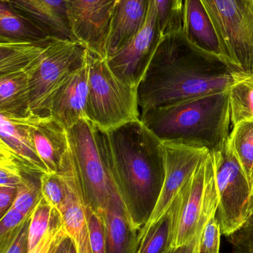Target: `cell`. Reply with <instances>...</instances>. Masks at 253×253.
Segmentation results:
<instances>
[{
    "label": "cell",
    "mask_w": 253,
    "mask_h": 253,
    "mask_svg": "<svg viewBox=\"0 0 253 253\" xmlns=\"http://www.w3.org/2000/svg\"><path fill=\"white\" fill-rule=\"evenodd\" d=\"M224 59L188 41L183 30L162 36L138 87L141 112L228 90L240 77Z\"/></svg>",
    "instance_id": "1"
},
{
    "label": "cell",
    "mask_w": 253,
    "mask_h": 253,
    "mask_svg": "<svg viewBox=\"0 0 253 253\" xmlns=\"http://www.w3.org/2000/svg\"><path fill=\"white\" fill-rule=\"evenodd\" d=\"M99 139L129 222L139 233L152 214L163 188V143L141 119L107 132L99 129Z\"/></svg>",
    "instance_id": "2"
},
{
    "label": "cell",
    "mask_w": 253,
    "mask_h": 253,
    "mask_svg": "<svg viewBox=\"0 0 253 253\" xmlns=\"http://www.w3.org/2000/svg\"><path fill=\"white\" fill-rule=\"evenodd\" d=\"M141 120L162 142L220 151L232 125L228 90L146 110Z\"/></svg>",
    "instance_id": "3"
},
{
    "label": "cell",
    "mask_w": 253,
    "mask_h": 253,
    "mask_svg": "<svg viewBox=\"0 0 253 253\" xmlns=\"http://www.w3.org/2000/svg\"><path fill=\"white\" fill-rule=\"evenodd\" d=\"M89 94L86 117L107 132L141 119L138 89L114 75L106 61L88 50Z\"/></svg>",
    "instance_id": "4"
},
{
    "label": "cell",
    "mask_w": 253,
    "mask_h": 253,
    "mask_svg": "<svg viewBox=\"0 0 253 253\" xmlns=\"http://www.w3.org/2000/svg\"><path fill=\"white\" fill-rule=\"evenodd\" d=\"M215 27L224 60L253 76V0H201Z\"/></svg>",
    "instance_id": "5"
},
{
    "label": "cell",
    "mask_w": 253,
    "mask_h": 253,
    "mask_svg": "<svg viewBox=\"0 0 253 253\" xmlns=\"http://www.w3.org/2000/svg\"><path fill=\"white\" fill-rule=\"evenodd\" d=\"M67 132L86 205L98 213L117 193L102 156L99 129L85 117Z\"/></svg>",
    "instance_id": "6"
},
{
    "label": "cell",
    "mask_w": 253,
    "mask_h": 253,
    "mask_svg": "<svg viewBox=\"0 0 253 253\" xmlns=\"http://www.w3.org/2000/svg\"><path fill=\"white\" fill-rule=\"evenodd\" d=\"M210 157L218 194L216 217L222 235L227 238L239 230L251 216L252 186L228 141L222 150L210 153Z\"/></svg>",
    "instance_id": "7"
},
{
    "label": "cell",
    "mask_w": 253,
    "mask_h": 253,
    "mask_svg": "<svg viewBox=\"0 0 253 253\" xmlns=\"http://www.w3.org/2000/svg\"><path fill=\"white\" fill-rule=\"evenodd\" d=\"M179 194L181 211L171 251L200 240L206 223L217 212L218 194L210 153L198 167Z\"/></svg>",
    "instance_id": "8"
},
{
    "label": "cell",
    "mask_w": 253,
    "mask_h": 253,
    "mask_svg": "<svg viewBox=\"0 0 253 253\" xmlns=\"http://www.w3.org/2000/svg\"><path fill=\"white\" fill-rule=\"evenodd\" d=\"M87 51L72 40L53 39L51 42L36 65L26 72L33 114L44 117L46 101L65 77L85 62Z\"/></svg>",
    "instance_id": "9"
},
{
    "label": "cell",
    "mask_w": 253,
    "mask_h": 253,
    "mask_svg": "<svg viewBox=\"0 0 253 253\" xmlns=\"http://www.w3.org/2000/svg\"><path fill=\"white\" fill-rule=\"evenodd\" d=\"M154 0H150L147 20L135 37L105 59L108 68L123 83L138 89L161 39Z\"/></svg>",
    "instance_id": "10"
},
{
    "label": "cell",
    "mask_w": 253,
    "mask_h": 253,
    "mask_svg": "<svg viewBox=\"0 0 253 253\" xmlns=\"http://www.w3.org/2000/svg\"><path fill=\"white\" fill-rule=\"evenodd\" d=\"M73 41L106 59V44L116 0H65Z\"/></svg>",
    "instance_id": "11"
},
{
    "label": "cell",
    "mask_w": 253,
    "mask_h": 253,
    "mask_svg": "<svg viewBox=\"0 0 253 253\" xmlns=\"http://www.w3.org/2000/svg\"><path fill=\"white\" fill-rule=\"evenodd\" d=\"M162 143L165 156L164 182L152 214L138 233V244L150 229L161 219L198 167L209 156V152L205 149Z\"/></svg>",
    "instance_id": "12"
},
{
    "label": "cell",
    "mask_w": 253,
    "mask_h": 253,
    "mask_svg": "<svg viewBox=\"0 0 253 253\" xmlns=\"http://www.w3.org/2000/svg\"><path fill=\"white\" fill-rule=\"evenodd\" d=\"M57 172L63 176L67 186L66 199L59 211L62 226L77 253H93L88 207L70 147Z\"/></svg>",
    "instance_id": "13"
},
{
    "label": "cell",
    "mask_w": 253,
    "mask_h": 253,
    "mask_svg": "<svg viewBox=\"0 0 253 253\" xmlns=\"http://www.w3.org/2000/svg\"><path fill=\"white\" fill-rule=\"evenodd\" d=\"M88 94L87 51L85 62L65 77L49 96L45 104L43 116H50L68 130L79 120L86 117Z\"/></svg>",
    "instance_id": "14"
},
{
    "label": "cell",
    "mask_w": 253,
    "mask_h": 253,
    "mask_svg": "<svg viewBox=\"0 0 253 253\" xmlns=\"http://www.w3.org/2000/svg\"><path fill=\"white\" fill-rule=\"evenodd\" d=\"M29 19L49 37L72 40L65 0H0Z\"/></svg>",
    "instance_id": "15"
},
{
    "label": "cell",
    "mask_w": 253,
    "mask_h": 253,
    "mask_svg": "<svg viewBox=\"0 0 253 253\" xmlns=\"http://www.w3.org/2000/svg\"><path fill=\"white\" fill-rule=\"evenodd\" d=\"M30 133L39 157L49 172H57L69 149L68 132L50 116L30 117Z\"/></svg>",
    "instance_id": "16"
},
{
    "label": "cell",
    "mask_w": 253,
    "mask_h": 253,
    "mask_svg": "<svg viewBox=\"0 0 253 253\" xmlns=\"http://www.w3.org/2000/svg\"><path fill=\"white\" fill-rule=\"evenodd\" d=\"M31 115L17 118L0 114V141L8 147L25 171L43 175L49 172L39 157L31 138L29 129Z\"/></svg>",
    "instance_id": "17"
},
{
    "label": "cell",
    "mask_w": 253,
    "mask_h": 253,
    "mask_svg": "<svg viewBox=\"0 0 253 253\" xmlns=\"http://www.w3.org/2000/svg\"><path fill=\"white\" fill-rule=\"evenodd\" d=\"M150 1L116 0L107 40V57L126 45L141 31L147 20Z\"/></svg>",
    "instance_id": "18"
},
{
    "label": "cell",
    "mask_w": 253,
    "mask_h": 253,
    "mask_svg": "<svg viewBox=\"0 0 253 253\" xmlns=\"http://www.w3.org/2000/svg\"><path fill=\"white\" fill-rule=\"evenodd\" d=\"M96 214L103 226L106 253H137L138 232L131 225L118 193H114L106 208Z\"/></svg>",
    "instance_id": "19"
},
{
    "label": "cell",
    "mask_w": 253,
    "mask_h": 253,
    "mask_svg": "<svg viewBox=\"0 0 253 253\" xmlns=\"http://www.w3.org/2000/svg\"><path fill=\"white\" fill-rule=\"evenodd\" d=\"M182 30L192 44L224 60L218 34L201 0H184Z\"/></svg>",
    "instance_id": "20"
},
{
    "label": "cell",
    "mask_w": 253,
    "mask_h": 253,
    "mask_svg": "<svg viewBox=\"0 0 253 253\" xmlns=\"http://www.w3.org/2000/svg\"><path fill=\"white\" fill-rule=\"evenodd\" d=\"M0 114L17 118L33 114L30 105L29 77L26 72L0 75Z\"/></svg>",
    "instance_id": "21"
},
{
    "label": "cell",
    "mask_w": 253,
    "mask_h": 253,
    "mask_svg": "<svg viewBox=\"0 0 253 253\" xmlns=\"http://www.w3.org/2000/svg\"><path fill=\"white\" fill-rule=\"evenodd\" d=\"M53 40L49 38L33 42H0V75L29 71Z\"/></svg>",
    "instance_id": "22"
},
{
    "label": "cell",
    "mask_w": 253,
    "mask_h": 253,
    "mask_svg": "<svg viewBox=\"0 0 253 253\" xmlns=\"http://www.w3.org/2000/svg\"><path fill=\"white\" fill-rule=\"evenodd\" d=\"M181 211V196H175L161 219L153 226L139 244L137 253H168L171 251Z\"/></svg>",
    "instance_id": "23"
},
{
    "label": "cell",
    "mask_w": 253,
    "mask_h": 253,
    "mask_svg": "<svg viewBox=\"0 0 253 253\" xmlns=\"http://www.w3.org/2000/svg\"><path fill=\"white\" fill-rule=\"evenodd\" d=\"M49 38L29 19L0 1V42H33Z\"/></svg>",
    "instance_id": "24"
},
{
    "label": "cell",
    "mask_w": 253,
    "mask_h": 253,
    "mask_svg": "<svg viewBox=\"0 0 253 253\" xmlns=\"http://www.w3.org/2000/svg\"><path fill=\"white\" fill-rule=\"evenodd\" d=\"M228 94L232 126L253 122V76L238 79Z\"/></svg>",
    "instance_id": "25"
},
{
    "label": "cell",
    "mask_w": 253,
    "mask_h": 253,
    "mask_svg": "<svg viewBox=\"0 0 253 253\" xmlns=\"http://www.w3.org/2000/svg\"><path fill=\"white\" fill-rule=\"evenodd\" d=\"M228 144L251 182L253 173V122L233 126Z\"/></svg>",
    "instance_id": "26"
},
{
    "label": "cell",
    "mask_w": 253,
    "mask_h": 253,
    "mask_svg": "<svg viewBox=\"0 0 253 253\" xmlns=\"http://www.w3.org/2000/svg\"><path fill=\"white\" fill-rule=\"evenodd\" d=\"M59 216V212L44 198H42L31 212L28 229V252L38 245L46 232Z\"/></svg>",
    "instance_id": "27"
},
{
    "label": "cell",
    "mask_w": 253,
    "mask_h": 253,
    "mask_svg": "<svg viewBox=\"0 0 253 253\" xmlns=\"http://www.w3.org/2000/svg\"><path fill=\"white\" fill-rule=\"evenodd\" d=\"M41 174L24 171L20 184L17 187V193L13 207L25 215H31L40 199Z\"/></svg>",
    "instance_id": "28"
},
{
    "label": "cell",
    "mask_w": 253,
    "mask_h": 253,
    "mask_svg": "<svg viewBox=\"0 0 253 253\" xmlns=\"http://www.w3.org/2000/svg\"><path fill=\"white\" fill-rule=\"evenodd\" d=\"M184 0H154L162 36L182 29Z\"/></svg>",
    "instance_id": "29"
},
{
    "label": "cell",
    "mask_w": 253,
    "mask_h": 253,
    "mask_svg": "<svg viewBox=\"0 0 253 253\" xmlns=\"http://www.w3.org/2000/svg\"><path fill=\"white\" fill-rule=\"evenodd\" d=\"M41 192L45 200L59 212L67 196V186L59 172H46L40 178Z\"/></svg>",
    "instance_id": "30"
},
{
    "label": "cell",
    "mask_w": 253,
    "mask_h": 253,
    "mask_svg": "<svg viewBox=\"0 0 253 253\" xmlns=\"http://www.w3.org/2000/svg\"><path fill=\"white\" fill-rule=\"evenodd\" d=\"M24 168L8 147L0 141V187H18L23 176Z\"/></svg>",
    "instance_id": "31"
},
{
    "label": "cell",
    "mask_w": 253,
    "mask_h": 253,
    "mask_svg": "<svg viewBox=\"0 0 253 253\" xmlns=\"http://www.w3.org/2000/svg\"><path fill=\"white\" fill-rule=\"evenodd\" d=\"M28 215H24L13 206L0 221V253H5Z\"/></svg>",
    "instance_id": "32"
},
{
    "label": "cell",
    "mask_w": 253,
    "mask_h": 253,
    "mask_svg": "<svg viewBox=\"0 0 253 253\" xmlns=\"http://www.w3.org/2000/svg\"><path fill=\"white\" fill-rule=\"evenodd\" d=\"M221 235V226L215 213L208 220L202 232L199 253H220Z\"/></svg>",
    "instance_id": "33"
},
{
    "label": "cell",
    "mask_w": 253,
    "mask_h": 253,
    "mask_svg": "<svg viewBox=\"0 0 253 253\" xmlns=\"http://www.w3.org/2000/svg\"><path fill=\"white\" fill-rule=\"evenodd\" d=\"M68 236L60 216L58 217L43 236L41 242L28 253H53L57 245Z\"/></svg>",
    "instance_id": "34"
},
{
    "label": "cell",
    "mask_w": 253,
    "mask_h": 253,
    "mask_svg": "<svg viewBox=\"0 0 253 253\" xmlns=\"http://www.w3.org/2000/svg\"><path fill=\"white\" fill-rule=\"evenodd\" d=\"M227 238L232 246V253H253V217Z\"/></svg>",
    "instance_id": "35"
},
{
    "label": "cell",
    "mask_w": 253,
    "mask_h": 253,
    "mask_svg": "<svg viewBox=\"0 0 253 253\" xmlns=\"http://www.w3.org/2000/svg\"><path fill=\"white\" fill-rule=\"evenodd\" d=\"M91 243L93 253H106L103 226L99 216L88 208Z\"/></svg>",
    "instance_id": "36"
},
{
    "label": "cell",
    "mask_w": 253,
    "mask_h": 253,
    "mask_svg": "<svg viewBox=\"0 0 253 253\" xmlns=\"http://www.w3.org/2000/svg\"><path fill=\"white\" fill-rule=\"evenodd\" d=\"M31 215L25 218L20 230L5 253H28V229Z\"/></svg>",
    "instance_id": "37"
},
{
    "label": "cell",
    "mask_w": 253,
    "mask_h": 253,
    "mask_svg": "<svg viewBox=\"0 0 253 253\" xmlns=\"http://www.w3.org/2000/svg\"><path fill=\"white\" fill-rule=\"evenodd\" d=\"M17 193V187L1 186L0 187V215L1 217L13 206Z\"/></svg>",
    "instance_id": "38"
},
{
    "label": "cell",
    "mask_w": 253,
    "mask_h": 253,
    "mask_svg": "<svg viewBox=\"0 0 253 253\" xmlns=\"http://www.w3.org/2000/svg\"><path fill=\"white\" fill-rule=\"evenodd\" d=\"M53 253H77V252L71 239L67 236L57 245Z\"/></svg>",
    "instance_id": "39"
},
{
    "label": "cell",
    "mask_w": 253,
    "mask_h": 253,
    "mask_svg": "<svg viewBox=\"0 0 253 253\" xmlns=\"http://www.w3.org/2000/svg\"><path fill=\"white\" fill-rule=\"evenodd\" d=\"M199 242L200 240L195 241L193 243L181 248L173 249L168 253H199Z\"/></svg>",
    "instance_id": "40"
},
{
    "label": "cell",
    "mask_w": 253,
    "mask_h": 253,
    "mask_svg": "<svg viewBox=\"0 0 253 253\" xmlns=\"http://www.w3.org/2000/svg\"><path fill=\"white\" fill-rule=\"evenodd\" d=\"M251 217H253V199L252 201V204H251V216H250V218H251Z\"/></svg>",
    "instance_id": "41"
},
{
    "label": "cell",
    "mask_w": 253,
    "mask_h": 253,
    "mask_svg": "<svg viewBox=\"0 0 253 253\" xmlns=\"http://www.w3.org/2000/svg\"><path fill=\"white\" fill-rule=\"evenodd\" d=\"M251 186H252L253 193V175H252V178H251Z\"/></svg>",
    "instance_id": "42"
}]
</instances>
